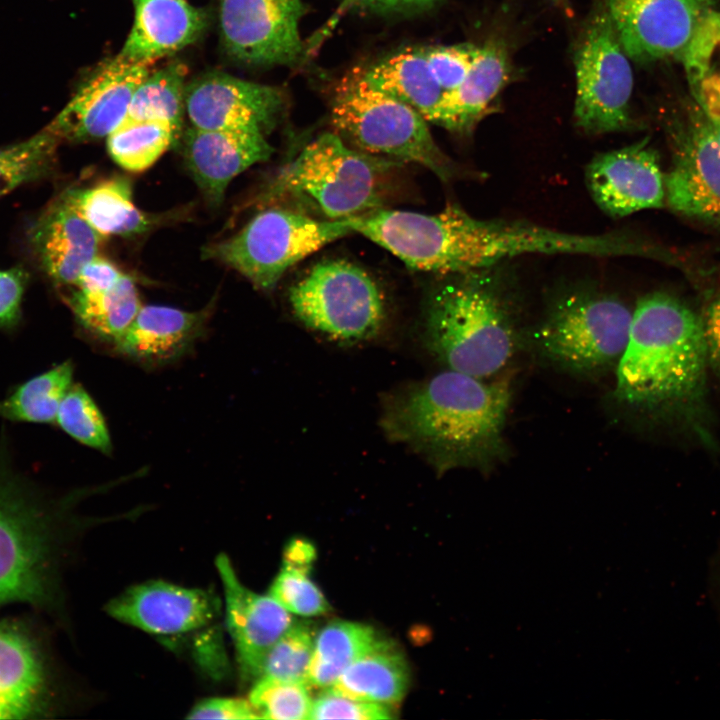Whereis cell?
<instances>
[{
  "label": "cell",
  "instance_id": "obj_19",
  "mask_svg": "<svg viewBox=\"0 0 720 720\" xmlns=\"http://www.w3.org/2000/svg\"><path fill=\"white\" fill-rule=\"evenodd\" d=\"M664 185L673 210L720 222V145L706 117L681 138Z\"/></svg>",
  "mask_w": 720,
  "mask_h": 720
},
{
  "label": "cell",
  "instance_id": "obj_6",
  "mask_svg": "<svg viewBox=\"0 0 720 720\" xmlns=\"http://www.w3.org/2000/svg\"><path fill=\"white\" fill-rule=\"evenodd\" d=\"M353 218L325 220L292 207L272 206L239 232L203 248L202 256L229 266L255 288L272 290L296 263L348 234Z\"/></svg>",
  "mask_w": 720,
  "mask_h": 720
},
{
  "label": "cell",
  "instance_id": "obj_15",
  "mask_svg": "<svg viewBox=\"0 0 720 720\" xmlns=\"http://www.w3.org/2000/svg\"><path fill=\"white\" fill-rule=\"evenodd\" d=\"M283 107L279 89L211 72L189 83L185 114L200 129L271 130Z\"/></svg>",
  "mask_w": 720,
  "mask_h": 720
},
{
  "label": "cell",
  "instance_id": "obj_12",
  "mask_svg": "<svg viewBox=\"0 0 720 720\" xmlns=\"http://www.w3.org/2000/svg\"><path fill=\"white\" fill-rule=\"evenodd\" d=\"M302 0H219V29L225 52L253 65H291L303 53Z\"/></svg>",
  "mask_w": 720,
  "mask_h": 720
},
{
  "label": "cell",
  "instance_id": "obj_39",
  "mask_svg": "<svg viewBox=\"0 0 720 720\" xmlns=\"http://www.w3.org/2000/svg\"><path fill=\"white\" fill-rule=\"evenodd\" d=\"M390 709L385 704L355 700L327 690L312 701L309 719H390Z\"/></svg>",
  "mask_w": 720,
  "mask_h": 720
},
{
  "label": "cell",
  "instance_id": "obj_35",
  "mask_svg": "<svg viewBox=\"0 0 720 720\" xmlns=\"http://www.w3.org/2000/svg\"><path fill=\"white\" fill-rule=\"evenodd\" d=\"M314 638L310 625L294 623L267 652L259 678L308 684Z\"/></svg>",
  "mask_w": 720,
  "mask_h": 720
},
{
  "label": "cell",
  "instance_id": "obj_9",
  "mask_svg": "<svg viewBox=\"0 0 720 720\" xmlns=\"http://www.w3.org/2000/svg\"><path fill=\"white\" fill-rule=\"evenodd\" d=\"M574 120L590 134L630 127L633 71L604 7L587 23L575 52Z\"/></svg>",
  "mask_w": 720,
  "mask_h": 720
},
{
  "label": "cell",
  "instance_id": "obj_13",
  "mask_svg": "<svg viewBox=\"0 0 720 720\" xmlns=\"http://www.w3.org/2000/svg\"><path fill=\"white\" fill-rule=\"evenodd\" d=\"M150 64L117 55L99 65L47 127L61 140L102 139L126 118L133 94Z\"/></svg>",
  "mask_w": 720,
  "mask_h": 720
},
{
  "label": "cell",
  "instance_id": "obj_18",
  "mask_svg": "<svg viewBox=\"0 0 720 720\" xmlns=\"http://www.w3.org/2000/svg\"><path fill=\"white\" fill-rule=\"evenodd\" d=\"M185 164L212 205H219L229 183L251 166L270 158L264 133L253 130L200 129L182 133Z\"/></svg>",
  "mask_w": 720,
  "mask_h": 720
},
{
  "label": "cell",
  "instance_id": "obj_16",
  "mask_svg": "<svg viewBox=\"0 0 720 720\" xmlns=\"http://www.w3.org/2000/svg\"><path fill=\"white\" fill-rule=\"evenodd\" d=\"M586 183L597 205L612 217L664 205V176L648 139L596 156L587 166Z\"/></svg>",
  "mask_w": 720,
  "mask_h": 720
},
{
  "label": "cell",
  "instance_id": "obj_37",
  "mask_svg": "<svg viewBox=\"0 0 720 720\" xmlns=\"http://www.w3.org/2000/svg\"><path fill=\"white\" fill-rule=\"evenodd\" d=\"M308 575L283 566L269 595L290 613L302 616L325 613L328 610L327 601Z\"/></svg>",
  "mask_w": 720,
  "mask_h": 720
},
{
  "label": "cell",
  "instance_id": "obj_42",
  "mask_svg": "<svg viewBox=\"0 0 720 720\" xmlns=\"http://www.w3.org/2000/svg\"><path fill=\"white\" fill-rule=\"evenodd\" d=\"M23 290V271L0 270V325L9 324L17 318Z\"/></svg>",
  "mask_w": 720,
  "mask_h": 720
},
{
  "label": "cell",
  "instance_id": "obj_5",
  "mask_svg": "<svg viewBox=\"0 0 720 720\" xmlns=\"http://www.w3.org/2000/svg\"><path fill=\"white\" fill-rule=\"evenodd\" d=\"M331 121L335 133L363 152L421 165L442 181L457 175L458 168L433 139L427 120L371 86L363 70L353 72L336 88Z\"/></svg>",
  "mask_w": 720,
  "mask_h": 720
},
{
  "label": "cell",
  "instance_id": "obj_2",
  "mask_svg": "<svg viewBox=\"0 0 720 720\" xmlns=\"http://www.w3.org/2000/svg\"><path fill=\"white\" fill-rule=\"evenodd\" d=\"M510 403L504 382L446 369L394 396L382 425L392 440L413 448L439 472L485 470L505 455Z\"/></svg>",
  "mask_w": 720,
  "mask_h": 720
},
{
  "label": "cell",
  "instance_id": "obj_30",
  "mask_svg": "<svg viewBox=\"0 0 720 720\" xmlns=\"http://www.w3.org/2000/svg\"><path fill=\"white\" fill-rule=\"evenodd\" d=\"M186 74L185 65L176 61L150 71L136 88L125 119L164 122L182 135Z\"/></svg>",
  "mask_w": 720,
  "mask_h": 720
},
{
  "label": "cell",
  "instance_id": "obj_33",
  "mask_svg": "<svg viewBox=\"0 0 720 720\" xmlns=\"http://www.w3.org/2000/svg\"><path fill=\"white\" fill-rule=\"evenodd\" d=\"M61 140L46 126L30 138L0 148V197L45 175Z\"/></svg>",
  "mask_w": 720,
  "mask_h": 720
},
{
  "label": "cell",
  "instance_id": "obj_27",
  "mask_svg": "<svg viewBox=\"0 0 720 720\" xmlns=\"http://www.w3.org/2000/svg\"><path fill=\"white\" fill-rule=\"evenodd\" d=\"M408 674L407 662L400 651L379 639L345 669L329 690L355 700L391 704L404 696Z\"/></svg>",
  "mask_w": 720,
  "mask_h": 720
},
{
  "label": "cell",
  "instance_id": "obj_20",
  "mask_svg": "<svg viewBox=\"0 0 720 720\" xmlns=\"http://www.w3.org/2000/svg\"><path fill=\"white\" fill-rule=\"evenodd\" d=\"M103 237L62 197L34 223L30 243L40 266L56 283L74 285L84 266L98 255Z\"/></svg>",
  "mask_w": 720,
  "mask_h": 720
},
{
  "label": "cell",
  "instance_id": "obj_4",
  "mask_svg": "<svg viewBox=\"0 0 720 720\" xmlns=\"http://www.w3.org/2000/svg\"><path fill=\"white\" fill-rule=\"evenodd\" d=\"M398 165L351 146L335 132H325L279 170L262 201H288L325 220L358 217L382 208L387 176Z\"/></svg>",
  "mask_w": 720,
  "mask_h": 720
},
{
  "label": "cell",
  "instance_id": "obj_3",
  "mask_svg": "<svg viewBox=\"0 0 720 720\" xmlns=\"http://www.w3.org/2000/svg\"><path fill=\"white\" fill-rule=\"evenodd\" d=\"M449 276L428 299L425 346L447 369L492 378L520 344L514 303L492 267Z\"/></svg>",
  "mask_w": 720,
  "mask_h": 720
},
{
  "label": "cell",
  "instance_id": "obj_38",
  "mask_svg": "<svg viewBox=\"0 0 720 720\" xmlns=\"http://www.w3.org/2000/svg\"><path fill=\"white\" fill-rule=\"evenodd\" d=\"M477 50L478 46L468 44L425 49L430 70L445 92L453 91L462 84Z\"/></svg>",
  "mask_w": 720,
  "mask_h": 720
},
{
  "label": "cell",
  "instance_id": "obj_34",
  "mask_svg": "<svg viewBox=\"0 0 720 720\" xmlns=\"http://www.w3.org/2000/svg\"><path fill=\"white\" fill-rule=\"evenodd\" d=\"M56 422L80 443L110 454L111 438L103 415L81 386L69 388L60 404Z\"/></svg>",
  "mask_w": 720,
  "mask_h": 720
},
{
  "label": "cell",
  "instance_id": "obj_25",
  "mask_svg": "<svg viewBox=\"0 0 720 720\" xmlns=\"http://www.w3.org/2000/svg\"><path fill=\"white\" fill-rule=\"evenodd\" d=\"M62 198L102 237L143 234L163 219V216L142 211L134 204L131 183L122 177H113L87 188L71 189Z\"/></svg>",
  "mask_w": 720,
  "mask_h": 720
},
{
  "label": "cell",
  "instance_id": "obj_8",
  "mask_svg": "<svg viewBox=\"0 0 720 720\" xmlns=\"http://www.w3.org/2000/svg\"><path fill=\"white\" fill-rule=\"evenodd\" d=\"M289 302L307 327L343 342L374 336L385 317L376 282L361 267L341 259L313 266L291 287Z\"/></svg>",
  "mask_w": 720,
  "mask_h": 720
},
{
  "label": "cell",
  "instance_id": "obj_29",
  "mask_svg": "<svg viewBox=\"0 0 720 720\" xmlns=\"http://www.w3.org/2000/svg\"><path fill=\"white\" fill-rule=\"evenodd\" d=\"M379 639L372 627L350 621H333L314 638L308 685L330 687L356 659Z\"/></svg>",
  "mask_w": 720,
  "mask_h": 720
},
{
  "label": "cell",
  "instance_id": "obj_28",
  "mask_svg": "<svg viewBox=\"0 0 720 720\" xmlns=\"http://www.w3.org/2000/svg\"><path fill=\"white\" fill-rule=\"evenodd\" d=\"M68 302L87 330L113 344L123 335L142 306L135 282L127 274L105 290L76 289Z\"/></svg>",
  "mask_w": 720,
  "mask_h": 720
},
{
  "label": "cell",
  "instance_id": "obj_40",
  "mask_svg": "<svg viewBox=\"0 0 720 720\" xmlns=\"http://www.w3.org/2000/svg\"><path fill=\"white\" fill-rule=\"evenodd\" d=\"M190 719H258L259 714L249 700L231 697H215L201 700L192 707Z\"/></svg>",
  "mask_w": 720,
  "mask_h": 720
},
{
  "label": "cell",
  "instance_id": "obj_7",
  "mask_svg": "<svg viewBox=\"0 0 720 720\" xmlns=\"http://www.w3.org/2000/svg\"><path fill=\"white\" fill-rule=\"evenodd\" d=\"M632 314L618 298L573 293L557 300L532 338L538 352L557 367L593 375L616 367L628 342Z\"/></svg>",
  "mask_w": 720,
  "mask_h": 720
},
{
  "label": "cell",
  "instance_id": "obj_41",
  "mask_svg": "<svg viewBox=\"0 0 720 720\" xmlns=\"http://www.w3.org/2000/svg\"><path fill=\"white\" fill-rule=\"evenodd\" d=\"M124 273L111 261L99 255L88 262L74 286L81 291H100L114 286Z\"/></svg>",
  "mask_w": 720,
  "mask_h": 720
},
{
  "label": "cell",
  "instance_id": "obj_22",
  "mask_svg": "<svg viewBox=\"0 0 720 720\" xmlns=\"http://www.w3.org/2000/svg\"><path fill=\"white\" fill-rule=\"evenodd\" d=\"M212 305L198 311L169 306H141L115 346L145 364H162L183 355L203 332Z\"/></svg>",
  "mask_w": 720,
  "mask_h": 720
},
{
  "label": "cell",
  "instance_id": "obj_32",
  "mask_svg": "<svg viewBox=\"0 0 720 720\" xmlns=\"http://www.w3.org/2000/svg\"><path fill=\"white\" fill-rule=\"evenodd\" d=\"M180 136L175 128L164 122L125 119L107 136V149L123 169L142 172L176 144Z\"/></svg>",
  "mask_w": 720,
  "mask_h": 720
},
{
  "label": "cell",
  "instance_id": "obj_36",
  "mask_svg": "<svg viewBox=\"0 0 720 720\" xmlns=\"http://www.w3.org/2000/svg\"><path fill=\"white\" fill-rule=\"evenodd\" d=\"M309 687L302 682L260 677L250 692L249 701L260 718L309 719L312 707Z\"/></svg>",
  "mask_w": 720,
  "mask_h": 720
},
{
  "label": "cell",
  "instance_id": "obj_10",
  "mask_svg": "<svg viewBox=\"0 0 720 720\" xmlns=\"http://www.w3.org/2000/svg\"><path fill=\"white\" fill-rule=\"evenodd\" d=\"M49 517L16 483L0 477V605H41L51 596Z\"/></svg>",
  "mask_w": 720,
  "mask_h": 720
},
{
  "label": "cell",
  "instance_id": "obj_23",
  "mask_svg": "<svg viewBox=\"0 0 720 720\" xmlns=\"http://www.w3.org/2000/svg\"><path fill=\"white\" fill-rule=\"evenodd\" d=\"M47 677L39 649L12 624H0V719H23L43 710Z\"/></svg>",
  "mask_w": 720,
  "mask_h": 720
},
{
  "label": "cell",
  "instance_id": "obj_14",
  "mask_svg": "<svg viewBox=\"0 0 720 720\" xmlns=\"http://www.w3.org/2000/svg\"><path fill=\"white\" fill-rule=\"evenodd\" d=\"M106 612L118 621L160 637H181L216 624L218 599L210 592L157 580L129 587Z\"/></svg>",
  "mask_w": 720,
  "mask_h": 720
},
{
  "label": "cell",
  "instance_id": "obj_43",
  "mask_svg": "<svg viewBox=\"0 0 720 720\" xmlns=\"http://www.w3.org/2000/svg\"><path fill=\"white\" fill-rule=\"evenodd\" d=\"M701 318L709 368L720 382V291L712 299Z\"/></svg>",
  "mask_w": 720,
  "mask_h": 720
},
{
  "label": "cell",
  "instance_id": "obj_24",
  "mask_svg": "<svg viewBox=\"0 0 720 720\" xmlns=\"http://www.w3.org/2000/svg\"><path fill=\"white\" fill-rule=\"evenodd\" d=\"M511 76L506 49L497 42L478 46L471 69L462 84L445 92L438 125L465 133L489 112L491 104Z\"/></svg>",
  "mask_w": 720,
  "mask_h": 720
},
{
  "label": "cell",
  "instance_id": "obj_26",
  "mask_svg": "<svg viewBox=\"0 0 720 720\" xmlns=\"http://www.w3.org/2000/svg\"><path fill=\"white\" fill-rule=\"evenodd\" d=\"M365 80L438 124L445 91L428 65L425 49H406L363 71Z\"/></svg>",
  "mask_w": 720,
  "mask_h": 720
},
{
  "label": "cell",
  "instance_id": "obj_17",
  "mask_svg": "<svg viewBox=\"0 0 720 720\" xmlns=\"http://www.w3.org/2000/svg\"><path fill=\"white\" fill-rule=\"evenodd\" d=\"M224 592V612L241 672L248 678L260 676L269 649L294 624L290 612L273 597L245 587L225 554L216 559Z\"/></svg>",
  "mask_w": 720,
  "mask_h": 720
},
{
  "label": "cell",
  "instance_id": "obj_31",
  "mask_svg": "<svg viewBox=\"0 0 720 720\" xmlns=\"http://www.w3.org/2000/svg\"><path fill=\"white\" fill-rule=\"evenodd\" d=\"M73 367L69 361L38 375L0 401V417L34 423L56 421L60 404L72 386Z\"/></svg>",
  "mask_w": 720,
  "mask_h": 720
},
{
  "label": "cell",
  "instance_id": "obj_46",
  "mask_svg": "<svg viewBox=\"0 0 720 720\" xmlns=\"http://www.w3.org/2000/svg\"><path fill=\"white\" fill-rule=\"evenodd\" d=\"M706 118L714 132V135L720 145V114H716L710 111H706Z\"/></svg>",
  "mask_w": 720,
  "mask_h": 720
},
{
  "label": "cell",
  "instance_id": "obj_44",
  "mask_svg": "<svg viewBox=\"0 0 720 720\" xmlns=\"http://www.w3.org/2000/svg\"><path fill=\"white\" fill-rule=\"evenodd\" d=\"M347 3L374 12L407 13L429 8L440 0H345ZM558 2L559 0H549Z\"/></svg>",
  "mask_w": 720,
  "mask_h": 720
},
{
  "label": "cell",
  "instance_id": "obj_1",
  "mask_svg": "<svg viewBox=\"0 0 720 720\" xmlns=\"http://www.w3.org/2000/svg\"><path fill=\"white\" fill-rule=\"evenodd\" d=\"M702 318L665 292L642 297L616 365L614 397L645 418L717 449Z\"/></svg>",
  "mask_w": 720,
  "mask_h": 720
},
{
  "label": "cell",
  "instance_id": "obj_45",
  "mask_svg": "<svg viewBox=\"0 0 720 720\" xmlns=\"http://www.w3.org/2000/svg\"><path fill=\"white\" fill-rule=\"evenodd\" d=\"M315 558L314 546L305 539L295 538L288 543L284 551V567L309 574Z\"/></svg>",
  "mask_w": 720,
  "mask_h": 720
},
{
  "label": "cell",
  "instance_id": "obj_21",
  "mask_svg": "<svg viewBox=\"0 0 720 720\" xmlns=\"http://www.w3.org/2000/svg\"><path fill=\"white\" fill-rule=\"evenodd\" d=\"M134 21L119 55L150 64L195 42L205 31V12L188 0H132Z\"/></svg>",
  "mask_w": 720,
  "mask_h": 720
},
{
  "label": "cell",
  "instance_id": "obj_11",
  "mask_svg": "<svg viewBox=\"0 0 720 720\" xmlns=\"http://www.w3.org/2000/svg\"><path fill=\"white\" fill-rule=\"evenodd\" d=\"M718 0H607L605 8L630 58H685L718 20Z\"/></svg>",
  "mask_w": 720,
  "mask_h": 720
}]
</instances>
